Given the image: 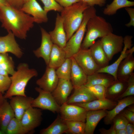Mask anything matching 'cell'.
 <instances>
[{
  "label": "cell",
  "instance_id": "obj_22",
  "mask_svg": "<svg viewBox=\"0 0 134 134\" xmlns=\"http://www.w3.org/2000/svg\"><path fill=\"white\" fill-rule=\"evenodd\" d=\"M114 77L108 74L96 72L87 75V81L84 85L88 87L96 85H103L107 88L115 81Z\"/></svg>",
  "mask_w": 134,
  "mask_h": 134
},
{
  "label": "cell",
  "instance_id": "obj_14",
  "mask_svg": "<svg viewBox=\"0 0 134 134\" xmlns=\"http://www.w3.org/2000/svg\"><path fill=\"white\" fill-rule=\"evenodd\" d=\"M73 87L70 80L59 78L57 85L51 94L60 106L66 103Z\"/></svg>",
  "mask_w": 134,
  "mask_h": 134
},
{
  "label": "cell",
  "instance_id": "obj_37",
  "mask_svg": "<svg viewBox=\"0 0 134 134\" xmlns=\"http://www.w3.org/2000/svg\"><path fill=\"white\" fill-rule=\"evenodd\" d=\"M113 126L116 130L125 129L129 123L126 118L121 114L118 115L113 119Z\"/></svg>",
  "mask_w": 134,
  "mask_h": 134
},
{
  "label": "cell",
  "instance_id": "obj_15",
  "mask_svg": "<svg viewBox=\"0 0 134 134\" xmlns=\"http://www.w3.org/2000/svg\"><path fill=\"white\" fill-rule=\"evenodd\" d=\"M59 79L55 69L47 66L44 73L36 83L43 90L51 93L56 87Z\"/></svg>",
  "mask_w": 134,
  "mask_h": 134
},
{
  "label": "cell",
  "instance_id": "obj_27",
  "mask_svg": "<svg viewBox=\"0 0 134 134\" xmlns=\"http://www.w3.org/2000/svg\"><path fill=\"white\" fill-rule=\"evenodd\" d=\"M6 99H5L0 105V130L4 134L8 125L15 117L14 112Z\"/></svg>",
  "mask_w": 134,
  "mask_h": 134
},
{
  "label": "cell",
  "instance_id": "obj_23",
  "mask_svg": "<svg viewBox=\"0 0 134 134\" xmlns=\"http://www.w3.org/2000/svg\"><path fill=\"white\" fill-rule=\"evenodd\" d=\"M89 48L93 59L100 68L109 65V61L102 48L100 40L95 41Z\"/></svg>",
  "mask_w": 134,
  "mask_h": 134
},
{
  "label": "cell",
  "instance_id": "obj_45",
  "mask_svg": "<svg viewBox=\"0 0 134 134\" xmlns=\"http://www.w3.org/2000/svg\"><path fill=\"white\" fill-rule=\"evenodd\" d=\"M7 1L10 5L20 9L24 3V0H7Z\"/></svg>",
  "mask_w": 134,
  "mask_h": 134
},
{
  "label": "cell",
  "instance_id": "obj_52",
  "mask_svg": "<svg viewBox=\"0 0 134 134\" xmlns=\"http://www.w3.org/2000/svg\"><path fill=\"white\" fill-rule=\"evenodd\" d=\"M4 99L5 98L3 95V94L0 92V105L3 102Z\"/></svg>",
  "mask_w": 134,
  "mask_h": 134
},
{
  "label": "cell",
  "instance_id": "obj_19",
  "mask_svg": "<svg viewBox=\"0 0 134 134\" xmlns=\"http://www.w3.org/2000/svg\"><path fill=\"white\" fill-rule=\"evenodd\" d=\"M74 89L73 93L68 97L66 103L73 104L86 103L97 99L88 88L84 85Z\"/></svg>",
  "mask_w": 134,
  "mask_h": 134
},
{
  "label": "cell",
  "instance_id": "obj_33",
  "mask_svg": "<svg viewBox=\"0 0 134 134\" xmlns=\"http://www.w3.org/2000/svg\"><path fill=\"white\" fill-rule=\"evenodd\" d=\"M68 133L72 134H85V122L78 121H65Z\"/></svg>",
  "mask_w": 134,
  "mask_h": 134
},
{
  "label": "cell",
  "instance_id": "obj_44",
  "mask_svg": "<svg viewBox=\"0 0 134 134\" xmlns=\"http://www.w3.org/2000/svg\"><path fill=\"white\" fill-rule=\"evenodd\" d=\"M63 8L69 6L72 4L81 1V0H55Z\"/></svg>",
  "mask_w": 134,
  "mask_h": 134
},
{
  "label": "cell",
  "instance_id": "obj_1",
  "mask_svg": "<svg viewBox=\"0 0 134 134\" xmlns=\"http://www.w3.org/2000/svg\"><path fill=\"white\" fill-rule=\"evenodd\" d=\"M0 21L1 27L15 36L25 39L28 32L34 25V18L21 9L9 5H0Z\"/></svg>",
  "mask_w": 134,
  "mask_h": 134
},
{
  "label": "cell",
  "instance_id": "obj_4",
  "mask_svg": "<svg viewBox=\"0 0 134 134\" xmlns=\"http://www.w3.org/2000/svg\"><path fill=\"white\" fill-rule=\"evenodd\" d=\"M86 36L82 42L81 49H89L99 38L113 33L110 23L103 17L96 15L91 18L87 25Z\"/></svg>",
  "mask_w": 134,
  "mask_h": 134
},
{
  "label": "cell",
  "instance_id": "obj_46",
  "mask_svg": "<svg viewBox=\"0 0 134 134\" xmlns=\"http://www.w3.org/2000/svg\"><path fill=\"white\" fill-rule=\"evenodd\" d=\"M101 134H117V131L112 126L108 129L102 128L99 130Z\"/></svg>",
  "mask_w": 134,
  "mask_h": 134
},
{
  "label": "cell",
  "instance_id": "obj_32",
  "mask_svg": "<svg viewBox=\"0 0 134 134\" xmlns=\"http://www.w3.org/2000/svg\"><path fill=\"white\" fill-rule=\"evenodd\" d=\"M72 61L71 58H66L64 63L56 70L59 78L70 80Z\"/></svg>",
  "mask_w": 134,
  "mask_h": 134
},
{
  "label": "cell",
  "instance_id": "obj_13",
  "mask_svg": "<svg viewBox=\"0 0 134 134\" xmlns=\"http://www.w3.org/2000/svg\"><path fill=\"white\" fill-rule=\"evenodd\" d=\"M15 36L11 31L2 36H0V53H10L17 58H21L23 55V52L17 43Z\"/></svg>",
  "mask_w": 134,
  "mask_h": 134
},
{
  "label": "cell",
  "instance_id": "obj_55",
  "mask_svg": "<svg viewBox=\"0 0 134 134\" xmlns=\"http://www.w3.org/2000/svg\"><path fill=\"white\" fill-rule=\"evenodd\" d=\"M24 0V3L25 2H26L27 1H28L29 0Z\"/></svg>",
  "mask_w": 134,
  "mask_h": 134
},
{
  "label": "cell",
  "instance_id": "obj_6",
  "mask_svg": "<svg viewBox=\"0 0 134 134\" xmlns=\"http://www.w3.org/2000/svg\"><path fill=\"white\" fill-rule=\"evenodd\" d=\"M35 90L38 95L33 99L32 107L47 110L55 113L59 112L60 106L56 101L51 93L45 91L38 87H36Z\"/></svg>",
  "mask_w": 134,
  "mask_h": 134
},
{
  "label": "cell",
  "instance_id": "obj_36",
  "mask_svg": "<svg viewBox=\"0 0 134 134\" xmlns=\"http://www.w3.org/2000/svg\"><path fill=\"white\" fill-rule=\"evenodd\" d=\"M40 0L44 5V9L47 13L51 10L61 12L63 9L55 0Z\"/></svg>",
  "mask_w": 134,
  "mask_h": 134
},
{
  "label": "cell",
  "instance_id": "obj_28",
  "mask_svg": "<svg viewBox=\"0 0 134 134\" xmlns=\"http://www.w3.org/2000/svg\"><path fill=\"white\" fill-rule=\"evenodd\" d=\"M66 58V53L63 48L53 44L47 66L57 69L64 63Z\"/></svg>",
  "mask_w": 134,
  "mask_h": 134
},
{
  "label": "cell",
  "instance_id": "obj_3",
  "mask_svg": "<svg viewBox=\"0 0 134 134\" xmlns=\"http://www.w3.org/2000/svg\"><path fill=\"white\" fill-rule=\"evenodd\" d=\"M89 6L81 1L63 8L60 15L63 19L67 41L80 26L83 20L84 12Z\"/></svg>",
  "mask_w": 134,
  "mask_h": 134
},
{
  "label": "cell",
  "instance_id": "obj_31",
  "mask_svg": "<svg viewBox=\"0 0 134 134\" xmlns=\"http://www.w3.org/2000/svg\"><path fill=\"white\" fill-rule=\"evenodd\" d=\"M29 133L23 126L21 120L15 117L8 125L5 132L6 134H26Z\"/></svg>",
  "mask_w": 134,
  "mask_h": 134
},
{
  "label": "cell",
  "instance_id": "obj_12",
  "mask_svg": "<svg viewBox=\"0 0 134 134\" xmlns=\"http://www.w3.org/2000/svg\"><path fill=\"white\" fill-rule=\"evenodd\" d=\"M21 9L26 13L31 15L34 22L39 24L48 21L47 13L36 0H30L24 3Z\"/></svg>",
  "mask_w": 134,
  "mask_h": 134
},
{
  "label": "cell",
  "instance_id": "obj_21",
  "mask_svg": "<svg viewBox=\"0 0 134 134\" xmlns=\"http://www.w3.org/2000/svg\"><path fill=\"white\" fill-rule=\"evenodd\" d=\"M107 114L106 110L87 111L86 117L85 134H93L100 121Z\"/></svg>",
  "mask_w": 134,
  "mask_h": 134
},
{
  "label": "cell",
  "instance_id": "obj_51",
  "mask_svg": "<svg viewBox=\"0 0 134 134\" xmlns=\"http://www.w3.org/2000/svg\"><path fill=\"white\" fill-rule=\"evenodd\" d=\"M0 5H9L7 0H0Z\"/></svg>",
  "mask_w": 134,
  "mask_h": 134
},
{
  "label": "cell",
  "instance_id": "obj_35",
  "mask_svg": "<svg viewBox=\"0 0 134 134\" xmlns=\"http://www.w3.org/2000/svg\"><path fill=\"white\" fill-rule=\"evenodd\" d=\"M87 87L97 99H103L106 98L107 88L104 86L96 85Z\"/></svg>",
  "mask_w": 134,
  "mask_h": 134
},
{
  "label": "cell",
  "instance_id": "obj_30",
  "mask_svg": "<svg viewBox=\"0 0 134 134\" xmlns=\"http://www.w3.org/2000/svg\"><path fill=\"white\" fill-rule=\"evenodd\" d=\"M134 5V2L128 0H113L110 4L107 5L103 11L106 15L110 16L116 14L117 11L122 8L131 7Z\"/></svg>",
  "mask_w": 134,
  "mask_h": 134
},
{
  "label": "cell",
  "instance_id": "obj_48",
  "mask_svg": "<svg viewBox=\"0 0 134 134\" xmlns=\"http://www.w3.org/2000/svg\"><path fill=\"white\" fill-rule=\"evenodd\" d=\"M9 57L7 53H0V64L6 60Z\"/></svg>",
  "mask_w": 134,
  "mask_h": 134
},
{
  "label": "cell",
  "instance_id": "obj_49",
  "mask_svg": "<svg viewBox=\"0 0 134 134\" xmlns=\"http://www.w3.org/2000/svg\"><path fill=\"white\" fill-rule=\"evenodd\" d=\"M117 134H127L125 129L117 130Z\"/></svg>",
  "mask_w": 134,
  "mask_h": 134
},
{
  "label": "cell",
  "instance_id": "obj_20",
  "mask_svg": "<svg viewBox=\"0 0 134 134\" xmlns=\"http://www.w3.org/2000/svg\"><path fill=\"white\" fill-rule=\"evenodd\" d=\"M131 53L125 58L119 65L116 72L118 79L127 82L134 73V58Z\"/></svg>",
  "mask_w": 134,
  "mask_h": 134
},
{
  "label": "cell",
  "instance_id": "obj_11",
  "mask_svg": "<svg viewBox=\"0 0 134 134\" xmlns=\"http://www.w3.org/2000/svg\"><path fill=\"white\" fill-rule=\"evenodd\" d=\"M42 115L40 109L32 106L24 113L21 120L23 126L29 133L33 131L40 125Z\"/></svg>",
  "mask_w": 134,
  "mask_h": 134
},
{
  "label": "cell",
  "instance_id": "obj_18",
  "mask_svg": "<svg viewBox=\"0 0 134 134\" xmlns=\"http://www.w3.org/2000/svg\"><path fill=\"white\" fill-rule=\"evenodd\" d=\"M63 23V18L58 13L56 18L55 28L49 33L53 44L64 48L67 41Z\"/></svg>",
  "mask_w": 134,
  "mask_h": 134
},
{
  "label": "cell",
  "instance_id": "obj_16",
  "mask_svg": "<svg viewBox=\"0 0 134 134\" xmlns=\"http://www.w3.org/2000/svg\"><path fill=\"white\" fill-rule=\"evenodd\" d=\"M34 99L27 96H16L10 99V104L14 113L15 117L21 120L26 111L32 106Z\"/></svg>",
  "mask_w": 134,
  "mask_h": 134
},
{
  "label": "cell",
  "instance_id": "obj_53",
  "mask_svg": "<svg viewBox=\"0 0 134 134\" xmlns=\"http://www.w3.org/2000/svg\"><path fill=\"white\" fill-rule=\"evenodd\" d=\"M128 107L127 108V109L128 110L134 112V106H131V105L128 106Z\"/></svg>",
  "mask_w": 134,
  "mask_h": 134
},
{
  "label": "cell",
  "instance_id": "obj_25",
  "mask_svg": "<svg viewBox=\"0 0 134 134\" xmlns=\"http://www.w3.org/2000/svg\"><path fill=\"white\" fill-rule=\"evenodd\" d=\"M81 106L87 111L106 110L114 107L117 103L106 98L103 99H97L86 103L73 104Z\"/></svg>",
  "mask_w": 134,
  "mask_h": 134
},
{
  "label": "cell",
  "instance_id": "obj_43",
  "mask_svg": "<svg viewBox=\"0 0 134 134\" xmlns=\"http://www.w3.org/2000/svg\"><path fill=\"white\" fill-rule=\"evenodd\" d=\"M121 114L126 118L129 123L134 125V112L127 109L123 111Z\"/></svg>",
  "mask_w": 134,
  "mask_h": 134
},
{
  "label": "cell",
  "instance_id": "obj_26",
  "mask_svg": "<svg viewBox=\"0 0 134 134\" xmlns=\"http://www.w3.org/2000/svg\"><path fill=\"white\" fill-rule=\"evenodd\" d=\"M72 61L70 81L73 89L84 85L87 79V75L78 66L73 58Z\"/></svg>",
  "mask_w": 134,
  "mask_h": 134
},
{
  "label": "cell",
  "instance_id": "obj_34",
  "mask_svg": "<svg viewBox=\"0 0 134 134\" xmlns=\"http://www.w3.org/2000/svg\"><path fill=\"white\" fill-rule=\"evenodd\" d=\"M127 86V82L118 79L107 88L106 93L111 95H117L124 90Z\"/></svg>",
  "mask_w": 134,
  "mask_h": 134
},
{
  "label": "cell",
  "instance_id": "obj_40",
  "mask_svg": "<svg viewBox=\"0 0 134 134\" xmlns=\"http://www.w3.org/2000/svg\"><path fill=\"white\" fill-rule=\"evenodd\" d=\"M11 83L10 77L8 75H0V92L3 94L9 88Z\"/></svg>",
  "mask_w": 134,
  "mask_h": 134
},
{
  "label": "cell",
  "instance_id": "obj_9",
  "mask_svg": "<svg viewBox=\"0 0 134 134\" xmlns=\"http://www.w3.org/2000/svg\"><path fill=\"white\" fill-rule=\"evenodd\" d=\"M87 111L74 104L65 103L60 106V116L65 121H78L85 122Z\"/></svg>",
  "mask_w": 134,
  "mask_h": 134
},
{
  "label": "cell",
  "instance_id": "obj_17",
  "mask_svg": "<svg viewBox=\"0 0 134 134\" xmlns=\"http://www.w3.org/2000/svg\"><path fill=\"white\" fill-rule=\"evenodd\" d=\"M41 40L40 46L33 51V53L37 58H42L45 64L48 65L50 54L53 45L48 33L43 28L40 29Z\"/></svg>",
  "mask_w": 134,
  "mask_h": 134
},
{
  "label": "cell",
  "instance_id": "obj_24",
  "mask_svg": "<svg viewBox=\"0 0 134 134\" xmlns=\"http://www.w3.org/2000/svg\"><path fill=\"white\" fill-rule=\"evenodd\" d=\"M134 98L132 96H128L122 99L112 109L107 111V114L104 120L105 124L108 125L112 122L114 118L119 114L125 108L133 104Z\"/></svg>",
  "mask_w": 134,
  "mask_h": 134
},
{
  "label": "cell",
  "instance_id": "obj_8",
  "mask_svg": "<svg viewBox=\"0 0 134 134\" xmlns=\"http://www.w3.org/2000/svg\"><path fill=\"white\" fill-rule=\"evenodd\" d=\"M132 36L127 35L124 38V46L121 53L118 59L112 64L100 68L97 72L110 74L114 77L115 81L118 80L116 75L118 67L121 62L128 55L134 52V47H132Z\"/></svg>",
  "mask_w": 134,
  "mask_h": 134
},
{
  "label": "cell",
  "instance_id": "obj_39",
  "mask_svg": "<svg viewBox=\"0 0 134 134\" xmlns=\"http://www.w3.org/2000/svg\"><path fill=\"white\" fill-rule=\"evenodd\" d=\"M0 67L11 75L15 71L14 70V63L12 58L10 56L6 60L0 64Z\"/></svg>",
  "mask_w": 134,
  "mask_h": 134
},
{
  "label": "cell",
  "instance_id": "obj_29",
  "mask_svg": "<svg viewBox=\"0 0 134 134\" xmlns=\"http://www.w3.org/2000/svg\"><path fill=\"white\" fill-rule=\"evenodd\" d=\"M68 131L65 121L59 115L51 124L47 128L41 130L40 133L41 134H62L68 133Z\"/></svg>",
  "mask_w": 134,
  "mask_h": 134
},
{
  "label": "cell",
  "instance_id": "obj_10",
  "mask_svg": "<svg viewBox=\"0 0 134 134\" xmlns=\"http://www.w3.org/2000/svg\"><path fill=\"white\" fill-rule=\"evenodd\" d=\"M72 57L87 75L97 72L100 68L93 59L89 48L81 49Z\"/></svg>",
  "mask_w": 134,
  "mask_h": 134
},
{
  "label": "cell",
  "instance_id": "obj_42",
  "mask_svg": "<svg viewBox=\"0 0 134 134\" xmlns=\"http://www.w3.org/2000/svg\"><path fill=\"white\" fill-rule=\"evenodd\" d=\"M125 9L130 16V22L125 24L127 27L134 26V8L131 7L125 8Z\"/></svg>",
  "mask_w": 134,
  "mask_h": 134
},
{
  "label": "cell",
  "instance_id": "obj_50",
  "mask_svg": "<svg viewBox=\"0 0 134 134\" xmlns=\"http://www.w3.org/2000/svg\"><path fill=\"white\" fill-rule=\"evenodd\" d=\"M0 75H7L9 74L6 71L0 67Z\"/></svg>",
  "mask_w": 134,
  "mask_h": 134
},
{
  "label": "cell",
  "instance_id": "obj_7",
  "mask_svg": "<svg viewBox=\"0 0 134 134\" xmlns=\"http://www.w3.org/2000/svg\"><path fill=\"white\" fill-rule=\"evenodd\" d=\"M102 48L110 61L113 56L122 51L124 38L121 36L110 33L100 39Z\"/></svg>",
  "mask_w": 134,
  "mask_h": 134
},
{
  "label": "cell",
  "instance_id": "obj_38",
  "mask_svg": "<svg viewBox=\"0 0 134 134\" xmlns=\"http://www.w3.org/2000/svg\"><path fill=\"white\" fill-rule=\"evenodd\" d=\"M127 87L124 92L120 96V99L134 95V73L130 76L127 81Z\"/></svg>",
  "mask_w": 134,
  "mask_h": 134
},
{
  "label": "cell",
  "instance_id": "obj_2",
  "mask_svg": "<svg viewBox=\"0 0 134 134\" xmlns=\"http://www.w3.org/2000/svg\"><path fill=\"white\" fill-rule=\"evenodd\" d=\"M37 75L36 70L34 68H30L27 63L19 64L17 70L10 77L11 84L3 96L4 98L10 99L16 96H26L25 89L28 82L32 78Z\"/></svg>",
  "mask_w": 134,
  "mask_h": 134
},
{
  "label": "cell",
  "instance_id": "obj_47",
  "mask_svg": "<svg viewBox=\"0 0 134 134\" xmlns=\"http://www.w3.org/2000/svg\"><path fill=\"white\" fill-rule=\"evenodd\" d=\"M125 129L127 134H134V125L129 122L126 126Z\"/></svg>",
  "mask_w": 134,
  "mask_h": 134
},
{
  "label": "cell",
  "instance_id": "obj_54",
  "mask_svg": "<svg viewBox=\"0 0 134 134\" xmlns=\"http://www.w3.org/2000/svg\"><path fill=\"white\" fill-rule=\"evenodd\" d=\"M0 134H4L0 130Z\"/></svg>",
  "mask_w": 134,
  "mask_h": 134
},
{
  "label": "cell",
  "instance_id": "obj_5",
  "mask_svg": "<svg viewBox=\"0 0 134 134\" xmlns=\"http://www.w3.org/2000/svg\"><path fill=\"white\" fill-rule=\"evenodd\" d=\"M96 10L94 6H90L84 11L81 25L67 41L63 48L66 53V58L72 57L81 49L87 22L91 18L96 15Z\"/></svg>",
  "mask_w": 134,
  "mask_h": 134
},
{
  "label": "cell",
  "instance_id": "obj_41",
  "mask_svg": "<svg viewBox=\"0 0 134 134\" xmlns=\"http://www.w3.org/2000/svg\"><path fill=\"white\" fill-rule=\"evenodd\" d=\"M107 0H81L89 6H94L97 5L101 7L105 4Z\"/></svg>",
  "mask_w": 134,
  "mask_h": 134
}]
</instances>
